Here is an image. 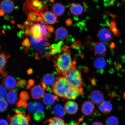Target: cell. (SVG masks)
Masks as SVG:
<instances>
[{"label":"cell","instance_id":"cell-43","mask_svg":"<svg viewBox=\"0 0 125 125\" xmlns=\"http://www.w3.org/2000/svg\"><path fill=\"white\" fill-rule=\"evenodd\" d=\"M115 43H112L110 45V47L112 48H115Z\"/></svg>","mask_w":125,"mask_h":125},{"label":"cell","instance_id":"cell-27","mask_svg":"<svg viewBox=\"0 0 125 125\" xmlns=\"http://www.w3.org/2000/svg\"><path fill=\"white\" fill-rule=\"evenodd\" d=\"M7 99L9 104H14L18 100L17 93L13 91H11L8 94Z\"/></svg>","mask_w":125,"mask_h":125},{"label":"cell","instance_id":"cell-32","mask_svg":"<svg viewBox=\"0 0 125 125\" xmlns=\"http://www.w3.org/2000/svg\"><path fill=\"white\" fill-rule=\"evenodd\" d=\"M8 104L7 102L3 99L0 98V112H3L7 109Z\"/></svg>","mask_w":125,"mask_h":125},{"label":"cell","instance_id":"cell-28","mask_svg":"<svg viewBox=\"0 0 125 125\" xmlns=\"http://www.w3.org/2000/svg\"><path fill=\"white\" fill-rule=\"evenodd\" d=\"M38 23L40 25L42 35L43 37H46L48 38L50 35L48 30V25H47L46 23L43 20L40 21Z\"/></svg>","mask_w":125,"mask_h":125},{"label":"cell","instance_id":"cell-45","mask_svg":"<svg viewBox=\"0 0 125 125\" xmlns=\"http://www.w3.org/2000/svg\"><path fill=\"white\" fill-rule=\"evenodd\" d=\"M123 97L125 99V92H124L123 94Z\"/></svg>","mask_w":125,"mask_h":125},{"label":"cell","instance_id":"cell-8","mask_svg":"<svg viewBox=\"0 0 125 125\" xmlns=\"http://www.w3.org/2000/svg\"><path fill=\"white\" fill-rule=\"evenodd\" d=\"M97 38L100 42L104 43H108L112 40L113 35L108 29L103 28L98 31Z\"/></svg>","mask_w":125,"mask_h":125},{"label":"cell","instance_id":"cell-14","mask_svg":"<svg viewBox=\"0 0 125 125\" xmlns=\"http://www.w3.org/2000/svg\"><path fill=\"white\" fill-rule=\"evenodd\" d=\"M95 109V106L93 103L89 101H86L83 104L81 111L86 116L90 115L92 114Z\"/></svg>","mask_w":125,"mask_h":125},{"label":"cell","instance_id":"cell-36","mask_svg":"<svg viewBox=\"0 0 125 125\" xmlns=\"http://www.w3.org/2000/svg\"><path fill=\"white\" fill-rule=\"evenodd\" d=\"M23 46L27 47H30L31 46L30 42L27 38H26L25 40H23L22 43Z\"/></svg>","mask_w":125,"mask_h":125},{"label":"cell","instance_id":"cell-15","mask_svg":"<svg viewBox=\"0 0 125 125\" xmlns=\"http://www.w3.org/2000/svg\"><path fill=\"white\" fill-rule=\"evenodd\" d=\"M64 108L67 113L72 115L77 112L79 107L77 103L74 101H69L65 103Z\"/></svg>","mask_w":125,"mask_h":125},{"label":"cell","instance_id":"cell-30","mask_svg":"<svg viewBox=\"0 0 125 125\" xmlns=\"http://www.w3.org/2000/svg\"><path fill=\"white\" fill-rule=\"evenodd\" d=\"M118 118L115 116H109L106 120V125H118Z\"/></svg>","mask_w":125,"mask_h":125},{"label":"cell","instance_id":"cell-29","mask_svg":"<svg viewBox=\"0 0 125 125\" xmlns=\"http://www.w3.org/2000/svg\"><path fill=\"white\" fill-rule=\"evenodd\" d=\"M9 57V56L0 53V73L1 74L3 73L2 70L7 63V59Z\"/></svg>","mask_w":125,"mask_h":125},{"label":"cell","instance_id":"cell-37","mask_svg":"<svg viewBox=\"0 0 125 125\" xmlns=\"http://www.w3.org/2000/svg\"><path fill=\"white\" fill-rule=\"evenodd\" d=\"M0 125H9L8 123L6 120L0 119Z\"/></svg>","mask_w":125,"mask_h":125},{"label":"cell","instance_id":"cell-38","mask_svg":"<svg viewBox=\"0 0 125 125\" xmlns=\"http://www.w3.org/2000/svg\"><path fill=\"white\" fill-rule=\"evenodd\" d=\"M34 82L33 80H30L29 82H28V85L27 86V88L28 89H29L31 86L33 85V83H34Z\"/></svg>","mask_w":125,"mask_h":125},{"label":"cell","instance_id":"cell-42","mask_svg":"<svg viewBox=\"0 0 125 125\" xmlns=\"http://www.w3.org/2000/svg\"><path fill=\"white\" fill-rule=\"evenodd\" d=\"M72 23L71 20L70 19H68L67 20L66 22V23L67 25H70Z\"/></svg>","mask_w":125,"mask_h":125},{"label":"cell","instance_id":"cell-17","mask_svg":"<svg viewBox=\"0 0 125 125\" xmlns=\"http://www.w3.org/2000/svg\"><path fill=\"white\" fill-rule=\"evenodd\" d=\"M82 87H72L71 90L67 95L65 99L68 100H74L82 94L83 92Z\"/></svg>","mask_w":125,"mask_h":125},{"label":"cell","instance_id":"cell-39","mask_svg":"<svg viewBox=\"0 0 125 125\" xmlns=\"http://www.w3.org/2000/svg\"><path fill=\"white\" fill-rule=\"evenodd\" d=\"M18 83L19 84H20V85H23L26 84V81L25 80H20L19 81Z\"/></svg>","mask_w":125,"mask_h":125},{"label":"cell","instance_id":"cell-7","mask_svg":"<svg viewBox=\"0 0 125 125\" xmlns=\"http://www.w3.org/2000/svg\"><path fill=\"white\" fill-rule=\"evenodd\" d=\"M57 78L52 74H45L42 79L41 85L45 89L51 91L52 88L55 83Z\"/></svg>","mask_w":125,"mask_h":125},{"label":"cell","instance_id":"cell-19","mask_svg":"<svg viewBox=\"0 0 125 125\" xmlns=\"http://www.w3.org/2000/svg\"><path fill=\"white\" fill-rule=\"evenodd\" d=\"M42 16L44 21L48 24H53L57 21V16L52 12H45Z\"/></svg>","mask_w":125,"mask_h":125},{"label":"cell","instance_id":"cell-40","mask_svg":"<svg viewBox=\"0 0 125 125\" xmlns=\"http://www.w3.org/2000/svg\"><path fill=\"white\" fill-rule=\"evenodd\" d=\"M81 120H79V122L77 123L74 122H72L68 125H79L80 122L81 121Z\"/></svg>","mask_w":125,"mask_h":125},{"label":"cell","instance_id":"cell-23","mask_svg":"<svg viewBox=\"0 0 125 125\" xmlns=\"http://www.w3.org/2000/svg\"><path fill=\"white\" fill-rule=\"evenodd\" d=\"M52 10L56 16H59L63 14L65 10V7L63 5L59 3L54 4L52 7Z\"/></svg>","mask_w":125,"mask_h":125},{"label":"cell","instance_id":"cell-26","mask_svg":"<svg viewBox=\"0 0 125 125\" xmlns=\"http://www.w3.org/2000/svg\"><path fill=\"white\" fill-rule=\"evenodd\" d=\"M46 122L48 125H65L63 120L57 117L50 118L47 120Z\"/></svg>","mask_w":125,"mask_h":125},{"label":"cell","instance_id":"cell-41","mask_svg":"<svg viewBox=\"0 0 125 125\" xmlns=\"http://www.w3.org/2000/svg\"><path fill=\"white\" fill-rule=\"evenodd\" d=\"M92 125H104L102 123L100 122H96L92 124Z\"/></svg>","mask_w":125,"mask_h":125},{"label":"cell","instance_id":"cell-35","mask_svg":"<svg viewBox=\"0 0 125 125\" xmlns=\"http://www.w3.org/2000/svg\"><path fill=\"white\" fill-rule=\"evenodd\" d=\"M28 105L26 101L21 100L17 104V107H27Z\"/></svg>","mask_w":125,"mask_h":125},{"label":"cell","instance_id":"cell-11","mask_svg":"<svg viewBox=\"0 0 125 125\" xmlns=\"http://www.w3.org/2000/svg\"><path fill=\"white\" fill-rule=\"evenodd\" d=\"M93 65L97 72L102 73L107 65V62L104 57L98 56L94 60Z\"/></svg>","mask_w":125,"mask_h":125},{"label":"cell","instance_id":"cell-9","mask_svg":"<svg viewBox=\"0 0 125 125\" xmlns=\"http://www.w3.org/2000/svg\"><path fill=\"white\" fill-rule=\"evenodd\" d=\"M31 35L37 43H40L43 40L44 37L42 34L40 25L36 23L31 28Z\"/></svg>","mask_w":125,"mask_h":125},{"label":"cell","instance_id":"cell-20","mask_svg":"<svg viewBox=\"0 0 125 125\" xmlns=\"http://www.w3.org/2000/svg\"><path fill=\"white\" fill-rule=\"evenodd\" d=\"M58 99V96L50 93L45 94L43 97L42 101L45 105L51 106L53 105Z\"/></svg>","mask_w":125,"mask_h":125},{"label":"cell","instance_id":"cell-3","mask_svg":"<svg viewBox=\"0 0 125 125\" xmlns=\"http://www.w3.org/2000/svg\"><path fill=\"white\" fill-rule=\"evenodd\" d=\"M62 76L65 78L72 87H82L84 84L81 72L76 69V67L70 69Z\"/></svg>","mask_w":125,"mask_h":125},{"label":"cell","instance_id":"cell-46","mask_svg":"<svg viewBox=\"0 0 125 125\" xmlns=\"http://www.w3.org/2000/svg\"></svg>","mask_w":125,"mask_h":125},{"label":"cell","instance_id":"cell-31","mask_svg":"<svg viewBox=\"0 0 125 125\" xmlns=\"http://www.w3.org/2000/svg\"><path fill=\"white\" fill-rule=\"evenodd\" d=\"M110 29L114 33V35L118 37L120 35V32L116 27V23L115 21H112L111 22Z\"/></svg>","mask_w":125,"mask_h":125},{"label":"cell","instance_id":"cell-1","mask_svg":"<svg viewBox=\"0 0 125 125\" xmlns=\"http://www.w3.org/2000/svg\"><path fill=\"white\" fill-rule=\"evenodd\" d=\"M54 63L56 71L61 75L70 69L76 67V62L72 60L68 50L56 56Z\"/></svg>","mask_w":125,"mask_h":125},{"label":"cell","instance_id":"cell-25","mask_svg":"<svg viewBox=\"0 0 125 125\" xmlns=\"http://www.w3.org/2000/svg\"><path fill=\"white\" fill-rule=\"evenodd\" d=\"M53 113L56 117L62 118L64 116L65 111L64 108L61 104H57L54 106L52 111Z\"/></svg>","mask_w":125,"mask_h":125},{"label":"cell","instance_id":"cell-12","mask_svg":"<svg viewBox=\"0 0 125 125\" xmlns=\"http://www.w3.org/2000/svg\"><path fill=\"white\" fill-rule=\"evenodd\" d=\"M31 96L34 100H38L43 97L45 94V91L41 84L36 85L31 89Z\"/></svg>","mask_w":125,"mask_h":125},{"label":"cell","instance_id":"cell-2","mask_svg":"<svg viewBox=\"0 0 125 125\" xmlns=\"http://www.w3.org/2000/svg\"><path fill=\"white\" fill-rule=\"evenodd\" d=\"M72 87L65 78L62 76H59L52 88L51 91L56 96L65 98L71 90Z\"/></svg>","mask_w":125,"mask_h":125},{"label":"cell","instance_id":"cell-6","mask_svg":"<svg viewBox=\"0 0 125 125\" xmlns=\"http://www.w3.org/2000/svg\"><path fill=\"white\" fill-rule=\"evenodd\" d=\"M27 107L28 111L33 115L35 120H39L44 117V107L41 103L32 102L29 103Z\"/></svg>","mask_w":125,"mask_h":125},{"label":"cell","instance_id":"cell-33","mask_svg":"<svg viewBox=\"0 0 125 125\" xmlns=\"http://www.w3.org/2000/svg\"><path fill=\"white\" fill-rule=\"evenodd\" d=\"M8 94L7 90L4 87L0 85V98L4 99L7 97Z\"/></svg>","mask_w":125,"mask_h":125},{"label":"cell","instance_id":"cell-4","mask_svg":"<svg viewBox=\"0 0 125 125\" xmlns=\"http://www.w3.org/2000/svg\"><path fill=\"white\" fill-rule=\"evenodd\" d=\"M44 37L43 40L40 43H37L33 38L31 35L30 38L31 45L34 51L37 53L39 54L40 56H45L49 58L50 55L47 52L48 49H50V46L49 43L47 42L48 38Z\"/></svg>","mask_w":125,"mask_h":125},{"label":"cell","instance_id":"cell-5","mask_svg":"<svg viewBox=\"0 0 125 125\" xmlns=\"http://www.w3.org/2000/svg\"><path fill=\"white\" fill-rule=\"evenodd\" d=\"M32 115L16 110L15 114L8 118L10 125H29Z\"/></svg>","mask_w":125,"mask_h":125},{"label":"cell","instance_id":"cell-18","mask_svg":"<svg viewBox=\"0 0 125 125\" xmlns=\"http://www.w3.org/2000/svg\"><path fill=\"white\" fill-rule=\"evenodd\" d=\"M92 47L96 55H102L105 53L107 50L105 45L101 42L93 43Z\"/></svg>","mask_w":125,"mask_h":125},{"label":"cell","instance_id":"cell-44","mask_svg":"<svg viewBox=\"0 0 125 125\" xmlns=\"http://www.w3.org/2000/svg\"><path fill=\"white\" fill-rule=\"evenodd\" d=\"M4 12L1 9H0V16H2L4 15Z\"/></svg>","mask_w":125,"mask_h":125},{"label":"cell","instance_id":"cell-16","mask_svg":"<svg viewBox=\"0 0 125 125\" xmlns=\"http://www.w3.org/2000/svg\"><path fill=\"white\" fill-rule=\"evenodd\" d=\"M14 7V4L11 0H3L0 4L1 9L6 13H11L13 10Z\"/></svg>","mask_w":125,"mask_h":125},{"label":"cell","instance_id":"cell-13","mask_svg":"<svg viewBox=\"0 0 125 125\" xmlns=\"http://www.w3.org/2000/svg\"><path fill=\"white\" fill-rule=\"evenodd\" d=\"M17 84L16 80L11 76H6L3 79L2 82L3 86L9 90H11L15 88Z\"/></svg>","mask_w":125,"mask_h":125},{"label":"cell","instance_id":"cell-22","mask_svg":"<svg viewBox=\"0 0 125 125\" xmlns=\"http://www.w3.org/2000/svg\"><path fill=\"white\" fill-rule=\"evenodd\" d=\"M99 110L102 113L105 115L110 113L112 110V105L110 102L104 101L99 105Z\"/></svg>","mask_w":125,"mask_h":125},{"label":"cell","instance_id":"cell-24","mask_svg":"<svg viewBox=\"0 0 125 125\" xmlns=\"http://www.w3.org/2000/svg\"><path fill=\"white\" fill-rule=\"evenodd\" d=\"M70 10L73 14L78 16L82 14L83 11V8L80 4H74L70 6Z\"/></svg>","mask_w":125,"mask_h":125},{"label":"cell","instance_id":"cell-10","mask_svg":"<svg viewBox=\"0 0 125 125\" xmlns=\"http://www.w3.org/2000/svg\"><path fill=\"white\" fill-rule=\"evenodd\" d=\"M90 98L92 103L97 105H99L104 101V94L99 90H94L91 93Z\"/></svg>","mask_w":125,"mask_h":125},{"label":"cell","instance_id":"cell-21","mask_svg":"<svg viewBox=\"0 0 125 125\" xmlns=\"http://www.w3.org/2000/svg\"><path fill=\"white\" fill-rule=\"evenodd\" d=\"M55 35L57 40L62 41L67 38L68 36V32L66 28L61 27L56 30Z\"/></svg>","mask_w":125,"mask_h":125},{"label":"cell","instance_id":"cell-34","mask_svg":"<svg viewBox=\"0 0 125 125\" xmlns=\"http://www.w3.org/2000/svg\"><path fill=\"white\" fill-rule=\"evenodd\" d=\"M20 98L21 100L27 101L29 99V96L27 92L23 91L21 92L20 94Z\"/></svg>","mask_w":125,"mask_h":125}]
</instances>
